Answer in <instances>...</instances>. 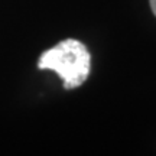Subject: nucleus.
<instances>
[{
  "label": "nucleus",
  "mask_w": 156,
  "mask_h": 156,
  "mask_svg": "<svg viewBox=\"0 0 156 156\" xmlns=\"http://www.w3.org/2000/svg\"><path fill=\"white\" fill-rule=\"evenodd\" d=\"M39 69L55 71L62 78L64 88L73 90L85 83L91 69V55L77 39H65L45 51L38 61Z\"/></svg>",
  "instance_id": "f257e3e1"
},
{
  "label": "nucleus",
  "mask_w": 156,
  "mask_h": 156,
  "mask_svg": "<svg viewBox=\"0 0 156 156\" xmlns=\"http://www.w3.org/2000/svg\"><path fill=\"white\" fill-rule=\"evenodd\" d=\"M149 3H151V9L153 12V15L156 16V0H149Z\"/></svg>",
  "instance_id": "f03ea898"
}]
</instances>
